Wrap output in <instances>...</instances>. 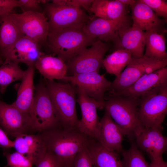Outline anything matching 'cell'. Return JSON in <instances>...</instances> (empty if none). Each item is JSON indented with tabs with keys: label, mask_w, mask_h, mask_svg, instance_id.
I'll return each mask as SVG.
<instances>
[{
	"label": "cell",
	"mask_w": 167,
	"mask_h": 167,
	"mask_svg": "<svg viewBox=\"0 0 167 167\" xmlns=\"http://www.w3.org/2000/svg\"><path fill=\"white\" fill-rule=\"evenodd\" d=\"M38 133L46 151L52 155L62 167H73L75 157L86 146L88 137L78 128L61 126Z\"/></svg>",
	"instance_id": "6da1fadb"
},
{
	"label": "cell",
	"mask_w": 167,
	"mask_h": 167,
	"mask_svg": "<svg viewBox=\"0 0 167 167\" xmlns=\"http://www.w3.org/2000/svg\"><path fill=\"white\" fill-rule=\"evenodd\" d=\"M104 108L124 136L134 141L144 127L138 117V98L109 94L105 98Z\"/></svg>",
	"instance_id": "7a4b0ae2"
},
{
	"label": "cell",
	"mask_w": 167,
	"mask_h": 167,
	"mask_svg": "<svg viewBox=\"0 0 167 167\" xmlns=\"http://www.w3.org/2000/svg\"><path fill=\"white\" fill-rule=\"evenodd\" d=\"M43 81L60 125L65 128H78L76 86L68 82L58 83L45 79Z\"/></svg>",
	"instance_id": "3957f363"
},
{
	"label": "cell",
	"mask_w": 167,
	"mask_h": 167,
	"mask_svg": "<svg viewBox=\"0 0 167 167\" xmlns=\"http://www.w3.org/2000/svg\"><path fill=\"white\" fill-rule=\"evenodd\" d=\"M96 40L83 28H68L49 31L46 41L53 56L57 55L66 63Z\"/></svg>",
	"instance_id": "277c9868"
},
{
	"label": "cell",
	"mask_w": 167,
	"mask_h": 167,
	"mask_svg": "<svg viewBox=\"0 0 167 167\" xmlns=\"http://www.w3.org/2000/svg\"><path fill=\"white\" fill-rule=\"evenodd\" d=\"M138 115L145 127H162L167 113V84L138 98Z\"/></svg>",
	"instance_id": "5b68a950"
},
{
	"label": "cell",
	"mask_w": 167,
	"mask_h": 167,
	"mask_svg": "<svg viewBox=\"0 0 167 167\" xmlns=\"http://www.w3.org/2000/svg\"><path fill=\"white\" fill-rule=\"evenodd\" d=\"M167 59L160 61L145 57L132 58L125 69L112 82L109 93L128 88L143 75L166 67Z\"/></svg>",
	"instance_id": "8992f818"
},
{
	"label": "cell",
	"mask_w": 167,
	"mask_h": 167,
	"mask_svg": "<svg viewBox=\"0 0 167 167\" xmlns=\"http://www.w3.org/2000/svg\"><path fill=\"white\" fill-rule=\"evenodd\" d=\"M35 91L30 115L36 131L41 132L60 126L43 80L35 87Z\"/></svg>",
	"instance_id": "52a82bcc"
},
{
	"label": "cell",
	"mask_w": 167,
	"mask_h": 167,
	"mask_svg": "<svg viewBox=\"0 0 167 167\" xmlns=\"http://www.w3.org/2000/svg\"><path fill=\"white\" fill-rule=\"evenodd\" d=\"M88 48H86L66 63V76L97 72L103 66L104 57L109 48V45L96 39Z\"/></svg>",
	"instance_id": "ba28073f"
},
{
	"label": "cell",
	"mask_w": 167,
	"mask_h": 167,
	"mask_svg": "<svg viewBox=\"0 0 167 167\" xmlns=\"http://www.w3.org/2000/svg\"><path fill=\"white\" fill-rule=\"evenodd\" d=\"M45 12L49 31L68 28H83L90 18L81 7L46 3Z\"/></svg>",
	"instance_id": "9c48e42d"
},
{
	"label": "cell",
	"mask_w": 167,
	"mask_h": 167,
	"mask_svg": "<svg viewBox=\"0 0 167 167\" xmlns=\"http://www.w3.org/2000/svg\"><path fill=\"white\" fill-rule=\"evenodd\" d=\"M0 125L7 135L15 137L20 134L37 132L29 114L21 112L12 104L1 101Z\"/></svg>",
	"instance_id": "30bf717a"
},
{
	"label": "cell",
	"mask_w": 167,
	"mask_h": 167,
	"mask_svg": "<svg viewBox=\"0 0 167 167\" xmlns=\"http://www.w3.org/2000/svg\"><path fill=\"white\" fill-rule=\"evenodd\" d=\"M11 15L23 35L39 43L46 41L49 25L44 13L12 12Z\"/></svg>",
	"instance_id": "8fae6325"
},
{
	"label": "cell",
	"mask_w": 167,
	"mask_h": 167,
	"mask_svg": "<svg viewBox=\"0 0 167 167\" xmlns=\"http://www.w3.org/2000/svg\"><path fill=\"white\" fill-rule=\"evenodd\" d=\"M61 80L80 88L88 96L102 103L105 101V93L112 83L105 77L104 75L97 72L65 76Z\"/></svg>",
	"instance_id": "7c38bea8"
},
{
	"label": "cell",
	"mask_w": 167,
	"mask_h": 167,
	"mask_svg": "<svg viewBox=\"0 0 167 167\" xmlns=\"http://www.w3.org/2000/svg\"><path fill=\"white\" fill-rule=\"evenodd\" d=\"M129 18L120 20H109L94 16L90 18L83 29L94 39L105 42L119 39L120 35L130 27Z\"/></svg>",
	"instance_id": "4fadbf2b"
},
{
	"label": "cell",
	"mask_w": 167,
	"mask_h": 167,
	"mask_svg": "<svg viewBox=\"0 0 167 167\" xmlns=\"http://www.w3.org/2000/svg\"><path fill=\"white\" fill-rule=\"evenodd\" d=\"M76 87V101L80 106L82 115L78 128L84 135L94 138L100 121L97 110L104 108V103L95 100L88 96L81 89Z\"/></svg>",
	"instance_id": "5bb4252c"
},
{
	"label": "cell",
	"mask_w": 167,
	"mask_h": 167,
	"mask_svg": "<svg viewBox=\"0 0 167 167\" xmlns=\"http://www.w3.org/2000/svg\"><path fill=\"white\" fill-rule=\"evenodd\" d=\"M163 127H143L136 135L134 142L141 151L151 159L162 157L166 150L167 138L162 134Z\"/></svg>",
	"instance_id": "9a60e30c"
},
{
	"label": "cell",
	"mask_w": 167,
	"mask_h": 167,
	"mask_svg": "<svg viewBox=\"0 0 167 167\" xmlns=\"http://www.w3.org/2000/svg\"><path fill=\"white\" fill-rule=\"evenodd\" d=\"M44 53L39 43L24 36L1 56L4 61L22 63L28 66H34L38 58Z\"/></svg>",
	"instance_id": "2e32d148"
},
{
	"label": "cell",
	"mask_w": 167,
	"mask_h": 167,
	"mask_svg": "<svg viewBox=\"0 0 167 167\" xmlns=\"http://www.w3.org/2000/svg\"><path fill=\"white\" fill-rule=\"evenodd\" d=\"M124 136L123 133L105 110L99 121L94 139L107 149L118 153L124 151L122 145Z\"/></svg>",
	"instance_id": "e0dca14e"
},
{
	"label": "cell",
	"mask_w": 167,
	"mask_h": 167,
	"mask_svg": "<svg viewBox=\"0 0 167 167\" xmlns=\"http://www.w3.org/2000/svg\"><path fill=\"white\" fill-rule=\"evenodd\" d=\"M166 84L167 67L143 75L126 89L109 93V94L137 99L152 89Z\"/></svg>",
	"instance_id": "ac0fdd59"
},
{
	"label": "cell",
	"mask_w": 167,
	"mask_h": 167,
	"mask_svg": "<svg viewBox=\"0 0 167 167\" xmlns=\"http://www.w3.org/2000/svg\"><path fill=\"white\" fill-rule=\"evenodd\" d=\"M132 13V27L145 32L164 34L166 30L164 20L161 19L146 4L136 0L131 6Z\"/></svg>",
	"instance_id": "d6986e66"
},
{
	"label": "cell",
	"mask_w": 167,
	"mask_h": 167,
	"mask_svg": "<svg viewBox=\"0 0 167 167\" xmlns=\"http://www.w3.org/2000/svg\"><path fill=\"white\" fill-rule=\"evenodd\" d=\"M86 148L93 167H123L119 153L107 149L95 139L88 137Z\"/></svg>",
	"instance_id": "ffe728a7"
},
{
	"label": "cell",
	"mask_w": 167,
	"mask_h": 167,
	"mask_svg": "<svg viewBox=\"0 0 167 167\" xmlns=\"http://www.w3.org/2000/svg\"><path fill=\"white\" fill-rule=\"evenodd\" d=\"M34 66H28L17 91V98L12 104L21 112L30 115L34 96Z\"/></svg>",
	"instance_id": "44dd1931"
},
{
	"label": "cell",
	"mask_w": 167,
	"mask_h": 167,
	"mask_svg": "<svg viewBox=\"0 0 167 167\" xmlns=\"http://www.w3.org/2000/svg\"><path fill=\"white\" fill-rule=\"evenodd\" d=\"M127 6L118 0H93L90 11L97 17L120 20L129 18Z\"/></svg>",
	"instance_id": "7402d4cb"
},
{
	"label": "cell",
	"mask_w": 167,
	"mask_h": 167,
	"mask_svg": "<svg viewBox=\"0 0 167 167\" xmlns=\"http://www.w3.org/2000/svg\"><path fill=\"white\" fill-rule=\"evenodd\" d=\"M44 79L48 80H61L66 75V63L58 57L45 54L37 59L34 65Z\"/></svg>",
	"instance_id": "603a6c76"
},
{
	"label": "cell",
	"mask_w": 167,
	"mask_h": 167,
	"mask_svg": "<svg viewBox=\"0 0 167 167\" xmlns=\"http://www.w3.org/2000/svg\"><path fill=\"white\" fill-rule=\"evenodd\" d=\"M146 40V32L132 26L125 30L119 38L122 48L130 51L132 57L135 58L144 55Z\"/></svg>",
	"instance_id": "cb8c5ba5"
},
{
	"label": "cell",
	"mask_w": 167,
	"mask_h": 167,
	"mask_svg": "<svg viewBox=\"0 0 167 167\" xmlns=\"http://www.w3.org/2000/svg\"><path fill=\"white\" fill-rule=\"evenodd\" d=\"M15 137L13 148L16 152L32 158L35 162L39 156L45 151L39 133L36 135L20 134Z\"/></svg>",
	"instance_id": "d4e9b609"
},
{
	"label": "cell",
	"mask_w": 167,
	"mask_h": 167,
	"mask_svg": "<svg viewBox=\"0 0 167 167\" xmlns=\"http://www.w3.org/2000/svg\"><path fill=\"white\" fill-rule=\"evenodd\" d=\"M11 12L0 16V55L24 36L13 19Z\"/></svg>",
	"instance_id": "484cf974"
},
{
	"label": "cell",
	"mask_w": 167,
	"mask_h": 167,
	"mask_svg": "<svg viewBox=\"0 0 167 167\" xmlns=\"http://www.w3.org/2000/svg\"><path fill=\"white\" fill-rule=\"evenodd\" d=\"M146 32L147 40L144 56L160 61L167 59L166 41L164 34L154 32Z\"/></svg>",
	"instance_id": "4316f807"
},
{
	"label": "cell",
	"mask_w": 167,
	"mask_h": 167,
	"mask_svg": "<svg viewBox=\"0 0 167 167\" xmlns=\"http://www.w3.org/2000/svg\"><path fill=\"white\" fill-rule=\"evenodd\" d=\"M132 56L129 51L123 48L116 50L104 58L103 66L107 73L119 75L130 61Z\"/></svg>",
	"instance_id": "83f0119b"
},
{
	"label": "cell",
	"mask_w": 167,
	"mask_h": 167,
	"mask_svg": "<svg viewBox=\"0 0 167 167\" xmlns=\"http://www.w3.org/2000/svg\"><path fill=\"white\" fill-rule=\"evenodd\" d=\"M25 71L20 67L19 63L9 61H4L0 66V92L3 93L7 86L12 82L22 80Z\"/></svg>",
	"instance_id": "f1b7e54d"
},
{
	"label": "cell",
	"mask_w": 167,
	"mask_h": 167,
	"mask_svg": "<svg viewBox=\"0 0 167 167\" xmlns=\"http://www.w3.org/2000/svg\"><path fill=\"white\" fill-rule=\"evenodd\" d=\"M123 167H150L143 152L137 147L133 141L131 142L130 148L122 153Z\"/></svg>",
	"instance_id": "f546056e"
},
{
	"label": "cell",
	"mask_w": 167,
	"mask_h": 167,
	"mask_svg": "<svg viewBox=\"0 0 167 167\" xmlns=\"http://www.w3.org/2000/svg\"><path fill=\"white\" fill-rule=\"evenodd\" d=\"M7 161L5 167H32L35 161L32 158L17 152L11 153L4 152Z\"/></svg>",
	"instance_id": "4dcf8cb0"
},
{
	"label": "cell",
	"mask_w": 167,
	"mask_h": 167,
	"mask_svg": "<svg viewBox=\"0 0 167 167\" xmlns=\"http://www.w3.org/2000/svg\"><path fill=\"white\" fill-rule=\"evenodd\" d=\"M34 165L36 167H62L58 160L45 150L37 158Z\"/></svg>",
	"instance_id": "1f68e13d"
},
{
	"label": "cell",
	"mask_w": 167,
	"mask_h": 167,
	"mask_svg": "<svg viewBox=\"0 0 167 167\" xmlns=\"http://www.w3.org/2000/svg\"><path fill=\"white\" fill-rule=\"evenodd\" d=\"M148 5L158 16L167 18V3L163 0H140Z\"/></svg>",
	"instance_id": "d6a6232c"
},
{
	"label": "cell",
	"mask_w": 167,
	"mask_h": 167,
	"mask_svg": "<svg viewBox=\"0 0 167 167\" xmlns=\"http://www.w3.org/2000/svg\"><path fill=\"white\" fill-rule=\"evenodd\" d=\"M41 0H17L18 6L21 8L23 12H31L43 13L40 5Z\"/></svg>",
	"instance_id": "836d02e7"
},
{
	"label": "cell",
	"mask_w": 167,
	"mask_h": 167,
	"mask_svg": "<svg viewBox=\"0 0 167 167\" xmlns=\"http://www.w3.org/2000/svg\"><path fill=\"white\" fill-rule=\"evenodd\" d=\"M73 167H93L86 146L76 156Z\"/></svg>",
	"instance_id": "e575fe53"
},
{
	"label": "cell",
	"mask_w": 167,
	"mask_h": 167,
	"mask_svg": "<svg viewBox=\"0 0 167 167\" xmlns=\"http://www.w3.org/2000/svg\"><path fill=\"white\" fill-rule=\"evenodd\" d=\"M17 6V0H0V16L11 12Z\"/></svg>",
	"instance_id": "d590c367"
},
{
	"label": "cell",
	"mask_w": 167,
	"mask_h": 167,
	"mask_svg": "<svg viewBox=\"0 0 167 167\" xmlns=\"http://www.w3.org/2000/svg\"><path fill=\"white\" fill-rule=\"evenodd\" d=\"M93 0H66V6L82 7L87 10H89Z\"/></svg>",
	"instance_id": "8d00e7d4"
},
{
	"label": "cell",
	"mask_w": 167,
	"mask_h": 167,
	"mask_svg": "<svg viewBox=\"0 0 167 167\" xmlns=\"http://www.w3.org/2000/svg\"><path fill=\"white\" fill-rule=\"evenodd\" d=\"M6 132L0 127V146L5 149L13 148L14 141L11 140Z\"/></svg>",
	"instance_id": "74e56055"
},
{
	"label": "cell",
	"mask_w": 167,
	"mask_h": 167,
	"mask_svg": "<svg viewBox=\"0 0 167 167\" xmlns=\"http://www.w3.org/2000/svg\"><path fill=\"white\" fill-rule=\"evenodd\" d=\"M150 167H167V163L165 161L162 157L156 158L151 159Z\"/></svg>",
	"instance_id": "f35d334b"
},
{
	"label": "cell",
	"mask_w": 167,
	"mask_h": 167,
	"mask_svg": "<svg viewBox=\"0 0 167 167\" xmlns=\"http://www.w3.org/2000/svg\"><path fill=\"white\" fill-rule=\"evenodd\" d=\"M119 1L122 3L126 6L130 5V6L133 5L136 2V0H118Z\"/></svg>",
	"instance_id": "ab89813d"
},
{
	"label": "cell",
	"mask_w": 167,
	"mask_h": 167,
	"mask_svg": "<svg viewBox=\"0 0 167 167\" xmlns=\"http://www.w3.org/2000/svg\"><path fill=\"white\" fill-rule=\"evenodd\" d=\"M4 60L0 56V65H2L4 62Z\"/></svg>",
	"instance_id": "60d3db41"
},
{
	"label": "cell",
	"mask_w": 167,
	"mask_h": 167,
	"mask_svg": "<svg viewBox=\"0 0 167 167\" xmlns=\"http://www.w3.org/2000/svg\"></svg>",
	"instance_id": "b9f144b4"
}]
</instances>
